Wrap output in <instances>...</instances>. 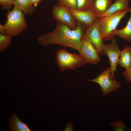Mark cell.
I'll return each mask as SVG.
<instances>
[{
	"label": "cell",
	"mask_w": 131,
	"mask_h": 131,
	"mask_svg": "<svg viewBox=\"0 0 131 131\" xmlns=\"http://www.w3.org/2000/svg\"><path fill=\"white\" fill-rule=\"evenodd\" d=\"M113 0H94L90 9L93 14L98 17L105 13L112 4Z\"/></svg>",
	"instance_id": "7c38bea8"
},
{
	"label": "cell",
	"mask_w": 131,
	"mask_h": 131,
	"mask_svg": "<svg viewBox=\"0 0 131 131\" xmlns=\"http://www.w3.org/2000/svg\"><path fill=\"white\" fill-rule=\"evenodd\" d=\"M78 50L86 64L96 65L101 61L98 51L84 34Z\"/></svg>",
	"instance_id": "8992f818"
},
{
	"label": "cell",
	"mask_w": 131,
	"mask_h": 131,
	"mask_svg": "<svg viewBox=\"0 0 131 131\" xmlns=\"http://www.w3.org/2000/svg\"><path fill=\"white\" fill-rule=\"evenodd\" d=\"M98 17L90 27L86 28L84 35L89 40L99 54H103V43L98 24Z\"/></svg>",
	"instance_id": "9c48e42d"
},
{
	"label": "cell",
	"mask_w": 131,
	"mask_h": 131,
	"mask_svg": "<svg viewBox=\"0 0 131 131\" xmlns=\"http://www.w3.org/2000/svg\"><path fill=\"white\" fill-rule=\"evenodd\" d=\"M42 0H30L31 3L34 6H37L39 3Z\"/></svg>",
	"instance_id": "603a6c76"
},
{
	"label": "cell",
	"mask_w": 131,
	"mask_h": 131,
	"mask_svg": "<svg viewBox=\"0 0 131 131\" xmlns=\"http://www.w3.org/2000/svg\"><path fill=\"white\" fill-rule=\"evenodd\" d=\"M123 74L127 82H131V67L125 70L123 72Z\"/></svg>",
	"instance_id": "7402d4cb"
},
{
	"label": "cell",
	"mask_w": 131,
	"mask_h": 131,
	"mask_svg": "<svg viewBox=\"0 0 131 131\" xmlns=\"http://www.w3.org/2000/svg\"><path fill=\"white\" fill-rule=\"evenodd\" d=\"M12 0H0V4L3 9L8 10L12 7Z\"/></svg>",
	"instance_id": "44dd1931"
},
{
	"label": "cell",
	"mask_w": 131,
	"mask_h": 131,
	"mask_svg": "<svg viewBox=\"0 0 131 131\" xmlns=\"http://www.w3.org/2000/svg\"><path fill=\"white\" fill-rule=\"evenodd\" d=\"M14 7L23 12L25 15L31 16L35 11L34 6L30 0H13Z\"/></svg>",
	"instance_id": "4fadbf2b"
},
{
	"label": "cell",
	"mask_w": 131,
	"mask_h": 131,
	"mask_svg": "<svg viewBox=\"0 0 131 131\" xmlns=\"http://www.w3.org/2000/svg\"><path fill=\"white\" fill-rule=\"evenodd\" d=\"M77 22L76 28L72 29L57 21L54 30L38 37L37 40L44 46L57 44L78 50L87 27L82 23Z\"/></svg>",
	"instance_id": "6da1fadb"
},
{
	"label": "cell",
	"mask_w": 131,
	"mask_h": 131,
	"mask_svg": "<svg viewBox=\"0 0 131 131\" xmlns=\"http://www.w3.org/2000/svg\"><path fill=\"white\" fill-rule=\"evenodd\" d=\"M11 37L6 34H0V51H3L9 47L12 41Z\"/></svg>",
	"instance_id": "ac0fdd59"
},
{
	"label": "cell",
	"mask_w": 131,
	"mask_h": 131,
	"mask_svg": "<svg viewBox=\"0 0 131 131\" xmlns=\"http://www.w3.org/2000/svg\"><path fill=\"white\" fill-rule=\"evenodd\" d=\"M69 9L76 21L82 23L87 28L92 25L98 17L93 14L90 9L84 11Z\"/></svg>",
	"instance_id": "30bf717a"
},
{
	"label": "cell",
	"mask_w": 131,
	"mask_h": 131,
	"mask_svg": "<svg viewBox=\"0 0 131 131\" xmlns=\"http://www.w3.org/2000/svg\"><path fill=\"white\" fill-rule=\"evenodd\" d=\"M129 10L119 11L106 17H98L99 27L103 41H111L115 38L112 33L116 29L121 20L129 12Z\"/></svg>",
	"instance_id": "3957f363"
},
{
	"label": "cell",
	"mask_w": 131,
	"mask_h": 131,
	"mask_svg": "<svg viewBox=\"0 0 131 131\" xmlns=\"http://www.w3.org/2000/svg\"><path fill=\"white\" fill-rule=\"evenodd\" d=\"M110 43L104 44L103 52L109 58L111 75L115 77V73L117 72V67L120 56L121 50L115 38L111 40Z\"/></svg>",
	"instance_id": "52a82bcc"
},
{
	"label": "cell",
	"mask_w": 131,
	"mask_h": 131,
	"mask_svg": "<svg viewBox=\"0 0 131 131\" xmlns=\"http://www.w3.org/2000/svg\"><path fill=\"white\" fill-rule=\"evenodd\" d=\"M94 0H77L76 9L86 10L91 9Z\"/></svg>",
	"instance_id": "e0dca14e"
},
{
	"label": "cell",
	"mask_w": 131,
	"mask_h": 131,
	"mask_svg": "<svg viewBox=\"0 0 131 131\" xmlns=\"http://www.w3.org/2000/svg\"><path fill=\"white\" fill-rule=\"evenodd\" d=\"M9 121V125L10 131H33L26 124L19 120L16 113L11 115Z\"/></svg>",
	"instance_id": "9a60e30c"
},
{
	"label": "cell",
	"mask_w": 131,
	"mask_h": 131,
	"mask_svg": "<svg viewBox=\"0 0 131 131\" xmlns=\"http://www.w3.org/2000/svg\"><path fill=\"white\" fill-rule=\"evenodd\" d=\"M12 0V1H13V0Z\"/></svg>",
	"instance_id": "d4e9b609"
},
{
	"label": "cell",
	"mask_w": 131,
	"mask_h": 131,
	"mask_svg": "<svg viewBox=\"0 0 131 131\" xmlns=\"http://www.w3.org/2000/svg\"><path fill=\"white\" fill-rule=\"evenodd\" d=\"M110 66L102 72L95 78L87 79L88 81L97 83L100 86L104 96L109 94L113 91L118 90L120 85L111 75Z\"/></svg>",
	"instance_id": "5b68a950"
},
{
	"label": "cell",
	"mask_w": 131,
	"mask_h": 131,
	"mask_svg": "<svg viewBox=\"0 0 131 131\" xmlns=\"http://www.w3.org/2000/svg\"><path fill=\"white\" fill-rule=\"evenodd\" d=\"M55 61L62 72L66 69H77L86 64L80 55L71 53L64 49H60L57 51Z\"/></svg>",
	"instance_id": "277c9868"
},
{
	"label": "cell",
	"mask_w": 131,
	"mask_h": 131,
	"mask_svg": "<svg viewBox=\"0 0 131 131\" xmlns=\"http://www.w3.org/2000/svg\"><path fill=\"white\" fill-rule=\"evenodd\" d=\"M57 5L69 8L76 9L77 0H57Z\"/></svg>",
	"instance_id": "d6986e66"
},
{
	"label": "cell",
	"mask_w": 131,
	"mask_h": 131,
	"mask_svg": "<svg viewBox=\"0 0 131 131\" xmlns=\"http://www.w3.org/2000/svg\"><path fill=\"white\" fill-rule=\"evenodd\" d=\"M129 12L130 13L131 16L126 25L123 28L116 29L112 33V35L115 37L116 35L130 42H131V6L129 8Z\"/></svg>",
	"instance_id": "2e32d148"
},
{
	"label": "cell",
	"mask_w": 131,
	"mask_h": 131,
	"mask_svg": "<svg viewBox=\"0 0 131 131\" xmlns=\"http://www.w3.org/2000/svg\"><path fill=\"white\" fill-rule=\"evenodd\" d=\"M118 64L125 70L131 67V46L125 45L121 50Z\"/></svg>",
	"instance_id": "5bb4252c"
},
{
	"label": "cell",
	"mask_w": 131,
	"mask_h": 131,
	"mask_svg": "<svg viewBox=\"0 0 131 131\" xmlns=\"http://www.w3.org/2000/svg\"><path fill=\"white\" fill-rule=\"evenodd\" d=\"M25 15L22 11L14 7L6 14L7 20L3 25L5 34L11 37L17 36L28 26Z\"/></svg>",
	"instance_id": "7a4b0ae2"
},
{
	"label": "cell",
	"mask_w": 131,
	"mask_h": 131,
	"mask_svg": "<svg viewBox=\"0 0 131 131\" xmlns=\"http://www.w3.org/2000/svg\"><path fill=\"white\" fill-rule=\"evenodd\" d=\"M51 12L54 18L72 29L77 27L76 20L71 15L69 8L57 4L52 9Z\"/></svg>",
	"instance_id": "ba28073f"
},
{
	"label": "cell",
	"mask_w": 131,
	"mask_h": 131,
	"mask_svg": "<svg viewBox=\"0 0 131 131\" xmlns=\"http://www.w3.org/2000/svg\"><path fill=\"white\" fill-rule=\"evenodd\" d=\"M0 32L2 34H5L3 25L1 24L0 25Z\"/></svg>",
	"instance_id": "cb8c5ba5"
},
{
	"label": "cell",
	"mask_w": 131,
	"mask_h": 131,
	"mask_svg": "<svg viewBox=\"0 0 131 131\" xmlns=\"http://www.w3.org/2000/svg\"><path fill=\"white\" fill-rule=\"evenodd\" d=\"M110 124L112 127L113 131H123L126 130L125 125L124 123L120 120L110 123Z\"/></svg>",
	"instance_id": "ffe728a7"
},
{
	"label": "cell",
	"mask_w": 131,
	"mask_h": 131,
	"mask_svg": "<svg viewBox=\"0 0 131 131\" xmlns=\"http://www.w3.org/2000/svg\"><path fill=\"white\" fill-rule=\"evenodd\" d=\"M115 2L112 4L107 10L99 17H106L119 11L128 10L130 0H113Z\"/></svg>",
	"instance_id": "8fae6325"
}]
</instances>
